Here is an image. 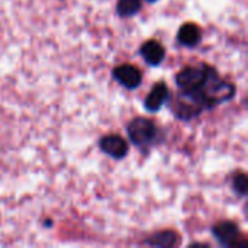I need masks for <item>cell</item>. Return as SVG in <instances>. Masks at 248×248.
Masks as SVG:
<instances>
[{
  "label": "cell",
  "mask_w": 248,
  "mask_h": 248,
  "mask_svg": "<svg viewBox=\"0 0 248 248\" xmlns=\"http://www.w3.org/2000/svg\"><path fill=\"white\" fill-rule=\"evenodd\" d=\"M214 71L215 68H212L208 64H201L198 67H187L177 74L176 83L183 92L196 90L208 81V78Z\"/></svg>",
  "instance_id": "obj_1"
},
{
  "label": "cell",
  "mask_w": 248,
  "mask_h": 248,
  "mask_svg": "<svg viewBox=\"0 0 248 248\" xmlns=\"http://www.w3.org/2000/svg\"><path fill=\"white\" fill-rule=\"evenodd\" d=\"M128 135L137 147L150 145L157 137V126L151 119L137 118L128 125Z\"/></svg>",
  "instance_id": "obj_2"
},
{
  "label": "cell",
  "mask_w": 248,
  "mask_h": 248,
  "mask_svg": "<svg viewBox=\"0 0 248 248\" xmlns=\"http://www.w3.org/2000/svg\"><path fill=\"white\" fill-rule=\"evenodd\" d=\"M212 232H214L215 238L225 247L247 248V241L241 238L240 230L234 222H230V221L221 222L212 228Z\"/></svg>",
  "instance_id": "obj_3"
},
{
  "label": "cell",
  "mask_w": 248,
  "mask_h": 248,
  "mask_svg": "<svg viewBox=\"0 0 248 248\" xmlns=\"http://www.w3.org/2000/svg\"><path fill=\"white\" fill-rule=\"evenodd\" d=\"M113 77L126 89H137L142 80L141 71L131 64H124L116 67L113 70Z\"/></svg>",
  "instance_id": "obj_4"
},
{
  "label": "cell",
  "mask_w": 248,
  "mask_h": 248,
  "mask_svg": "<svg viewBox=\"0 0 248 248\" xmlns=\"http://www.w3.org/2000/svg\"><path fill=\"white\" fill-rule=\"evenodd\" d=\"M100 150L112 158H124L128 153L126 141L119 135H106L100 140Z\"/></svg>",
  "instance_id": "obj_5"
},
{
  "label": "cell",
  "mask_w": 248,
  "mask_h": 248,
  "mask_svg": "<svg viewBox=\"0 0 248 248\" xmlns=\"http://www.w3.org/2000/svg\"><path fill=\"white\" fill-rule=\"evenodd\" d=\"M141 55L145 58V61L150 65H160L166 57V49L157 41H147L141 46Z\"/></svg>",
  "instance_id": "obj_6"
},
{
  "label": "cell",
  "mask_w": 248,
  "mask_h": 248,
  "mask_svg": "<svg viewBox=\"0 0 248 248\" xmlns=\"http://www.w3.org/2000/svg\"><path fill=\"white\" fill-rule=\"evenodd\" d=\"M169 97V89L166 84L158 83L157 86L153 87V90L150 92L148 97L145 99V109L150 112H157L160 110V108L167 102Z\"/></svg>",
  "instance_id": "obj_7"
},
{
  "label": "cell",
  "mask_w": 248,
  "mask_h": 248,
  "mask_svg": "<svg viewBox=\"0 0 248 248\" xmlns=\"http://www.w3.org/2000/svg\"><path fill=\"white\" fill-rule=\"evenodd\" d=\"M177 39L182 45L185 46H195L199 44L201 41V29L198 25L195 23H185L179 33H177Z\"/></svg>",
  "instance_id": "obj_8"
},
{
  "label": "cell",
  "mask_w": 248,
  "mask_h": 248,
  "mask_svg": "<svg viewBox=\"0 0 248 248\" xmlns=\"http://www.w3.org/2000/svg\"><path fill=\"white\" fill-rule=\"evenodd\" d=\"M177 241H179V235L174 231H163V232L153 235L145 243L154 247H174Z\"/></svg>",
  "instance_id": "obj_9"
},
{
  "label": "cell",
  "mask_w": 248,
  "mask_h": 248,
  "mask_svg": "<svg viewBox=\"0 0 248 248\" xmlns=\"http://www.w3.org/2000/svg\"><path fill=\"white\" fill-rule=\"evenodd\" d=\"M141 9V1L140 0H119L118 3V13L122 17L134 16L138 13Z\"/></svg>",
  "instance_id": "obj_10"
},
{
  "label": "cell",
  "mask_w": 248,
  "mask_h": 248,
  "mask_svg": "<svg viewBox=\"0 0 248 248\" xmlns=\"http://www.w3.org/2000/svg\"><path fill=\"white\" fill-rule=\"evenodd\" d=\"M234 190L238 193V195H241V196H244V195H247V176L244 174V173H240V174H237L235 177H234Z\"/></svg>",
  "instance_id": "obj_11"
},
{
  "label": "cell",
  "mask_w": 248,
  "mask_h": 248,
  "mask_svg": "<svg viewBox=\"0 0 248 248\" xmlns=\"http://www.w3.org/2000/svg\"><path fill=\"white\" fill-rule=\"evenodd\" d=\"M148 1H155V0H148Z\"/></svg>",
  "instance_id": "obj_12"
}]
</instances>
